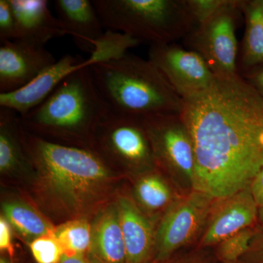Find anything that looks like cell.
<instances>
[{
  "label": "cell",
  "mask_w": 263,
  "mask_h": 263,
  "mask_svg": "<svg viewBox=\"0 0 263 263\" xmlns=\"http://www.w3.org/2000/svg\"><path fill=\"white\" fill-rule=\"evenodd\" d=\"M16 24L10 0H0V41H15Z\"/></svg>",
  "instance_id": "obj_27"
},
{
  "label": "cell",
  "mask_w": 263,
  "mask_h": 263,
  "mask_svg": "<svg viewBox=\"0 0 263 263\" xmlns=\"http://www.w3.org/2000/svg\"><path fill=\"white\" fill-rule=\"evenodd\" d=\"M148 60L183 100L205 91L216 77L198 53L176 43L151 45Z\"/></svg>",
  "instance_id": "obj_9"
},
{
  "label": "cell",
  "mask_w": 263,
  "mask_h": 263,
  "mask_svg": "<svg viewBox=\"0 0 263 263\" xmlns=\"http://www.w3.org/2000/svg\"><path fill=\"white\" fill-rule=\"evenodd\" d=\"M106 30L151 45L176 43L195 27L186 0H93Z\"/></svg>",
  "instance_id": "obj_5"
},
{
  "label": "cell",
  "mask_w": 263,
  "mask_h": 263,
  "mask_svg": "<svg viewBox=\"0 0 263 263\" xmlns=\"http://www.w3.org/2000/svg\"><path fill=\"white\" fill-rule=\"evenodd\" d=\"M153 151L156 166L168 175L181 193L193 190L195 155L191 135L181 114L142 118Z\"/></svg>",
  "instance_id": "obj_6"
},
{
  "label": "cell",
  "mask_w": 263,
  "mask_h": 263,
  "mask_svg": "<svg viewBox=\"0 0 263 263\" xmlns=\"http://www.w3.org/2000/svg\"><path fill=\"white\" fill-rule=\"evenodd\" d=\"M110 112L86 67L67 76L42 104L20 119L22 127L43 136L86 142Z\"/></svg>",
  "instance_id": "obj_4"
},
{
  "label": "cell",
  "mask_w": 263,
  "mask_h": 263,
  "mask_svg": "<svg viewBox=\"0 0 263 263\" xmlns=\"http://www.w3.org/2000/svg\"><path fill=\"white\" fill-rule=\"evenodd\" d=\"M56 62L44 47L16 41L1 43L0 93L24 87Z\"/></svg>",
  "instance_id": "obj_12"
},
{
  "label": "cell",
  "mask_w": 263,
  "mask_h": 263,
  "mask_svg": "<svg viewBox=\"0 0 263 263\" xmlns=\"http://www.w3.org/2000/svg\"><path fill=\"white\" fill-rule=\"evenodd\" d=\"M258 209L249 186L230 196L216 199L205 230L195 247L213 249L237 232L257 226Z\"/></svg>",
  "instance_id": "obj_11"
},
{
  "label": "cell",
  "mask_w": 263,
  "mask_h": 263,
  "mask_svg": "<svg viewBox=\"0 0 263 263\" xmlns=\"http://www.w3.org/2000/svg\"><path fill=\"white\" fill-rule=\"evenodd\" d=\"M126 249V263H152L157 257L155 221L130 197H121L117 205Z\"/></svg>",
  "instance_id": "obj_14"
},
{
  "label": "cell",
  "mask_w": 263,
  "mask_h": 263,
  "mask_svg": "<svg viewBox=\"0 0 263 263\" xmlns=\"http://www.w3.org/2000/svg\"><path fill=\"white\" fill-rule=\"evenodd\" d=\"M258 224L263 230V205L258 209Z\"/></svg>",
  "instance_id": "obj_33"
},
{
  "label": "cell",
  "mask_w": 263,
  "mask_h": 263,
  "mask_svg": "<svg viewBox=\"0 0 263 263\" xmlns=\"http://www.w3.org/2000/svg\"><path fill=\"white\" fill-rule=\"evenodd\" d=\"M90 69L111 113L138 119L182 114L183 99L148 60L128 53Z\"/></svg>",
  "instance_id": "obj_2"
},
{
  "label": "cell",
  "mask_w": 263,
  "mask_h": 263,
  "mask_svg": "<svg viewBox=\"0 0 263 263\" xmlns=\"http://www.w3.org/2000/svg\"><path fill=\"white\" fill-rule=\"evenodd\" d=\"M91 263H126V249L117 207L107 209L95 223L89 252Z\"/></svg>",
  "instance_id": "obj_18"
},
{
  "label": "cell",
  "mask_w": 263,
  "mask_h": 263,
  "mask_svg": "<svg viewBox=\"0 0 263 263\" xmlns=\"http://www.w3.org/2000/svg\"><path fill=\"white\" fill-rule=\"evenodd\" d=\"M236 263H263V230L252 240L249 249Z\"/></svg>",
  "instance_id": "obj_28"
},
{
  "label": "cell",
  "mask_w": 263,
  "mask_h": 263,
  "mask_svg": "<svg viewBox=\"0 0 263 263\" xmlns=\"http://www.w3.org/2000/svg\"><path fill=\"white\" fill-rule=\"evenodd\" d=\"M243 78L253 86L263 100V70L252 72Z\"/></svg>",
  "instance_id": "obj_31"
},
{
  "label": "cell",
  "mask_w": 263,
  "mask_h": 263,
  "mask_svg": "<svg viewBox=\"0 0 263 263\" xmlns=\"http://www.w3.org/2000/svg\"><path fill=\"white\" fill-rule=\"evenodd\" d=\"M251 193L258 207L263 205V168L255 176L250 186Z\"/></svg>",
  "instance_id": "obj_30"
},
{
  "label": "cell",
  "mask_w": 263,
  "mask_h": 263,
  "mask_svg": "<svg viewBox=\"0 0 263 263\" xmlns=\"http://www.w3.org/2000/svg\"><path fill=\"white\" fill-rule=\"evenodd\" d=\"M240 1L228 0L215 14L196 26L183 39L186 48L198 53L215 76L238 73L239 48L235 30L242 13Z\"/></svg>",
  "instance_id": "obj_7"
},
{
  "label": "cell",
  "mask_w": 263,
  "mask_h": 263,
  "mask_svg": "<svg viewBox=\"0 0 263 263\" xmlns=\"http://www.w3.org/2000/svg\"><path fill=\"white\" fill-rule=\"evenodd\" d=\"M141 174L135 185L136 202L153 220L160 219L183 193L154 169Z\"/></svg>",
  "instance_id": "obj_19"
},
{
  "label": "cell",
  "mask_w": 263,
  "mask_h": 263,
  "mask_svg": "<svg viewBox=\"0 0 263 263\" xmlns=\"http://www.w3.org/2000/svg\"><path fill=\"white\" fill-rule=\"evenodd\" d=\"M216 198L193 190L182 194L161 217L157 229V257L164 260L183 249L196 247Z\"/></svg>",
  "instance_id": "obj_8"
},
{
  "label": "cell",
  "mask_w": 263,
  "mask_h": 263,
  "mask_svg": "<svg viewBox=\"0 0 263 263\" xmlns=\"http://www.w3.org/2000/svg\"><path fill=\"white\" fill-rule=\"evenodd\" d=\"M53 235L65 254L84 255L89 253L92 228L87 221L83 219L67 221L55 228Z\"/></svg>",
  "instance_id": "obj_22"
},
{
  "label": "cell",
  "mask_w": 263,
  "mask_h": 263,
  "mask_svg": "<svg viewBox=\"0 0 263 263\" xmlns=\"http://www.w3.org/2000/svg\"><path fill=\"white\" fill-rule=\"evenodd\" d=\"M31 252L37 263H59L64 255L63 249L54 235H46L31 242Z\"/></svg>",
  "instance_id": "obj_24"
},
{
  "label": "cell",
  "mask_w": 263,
  "mask_h": 263,
  "mask_svg": "<svg viewBox=\"0 0 263 263\" xmlns=\"http://www.w3.org/2000/svg\"><path fill=\"white\" fill-rule=\"evenodd\" d=\"M27 153L43 188L60 206L84 211L97 200L110 179L108 165L94 151L42 138H28Z\"/></svg>",
  "instance_id": "obj_3"
},
{
  "label": "cell",
  "mask_w": 263,
  "mask_h": 263,
  "mask_svg": "<svg viewBox=\"0 0 263 263\" xmlns=\"http://www.w3.org/2000/svg\"><path fill=\"white\" fill-rule=\"evenodd\" d=\"M195 155L193 190L216 199L249 187L263 168V100L239 74L216 76L183 100Z\"/></svg>",
  "instance_id": "obj_1"
},
{
  "label": "cell",
  "mask_w": 263,
  "mask_h": 263,
  "mask_svg": "<svg viewBox=\"0 0 263 263\" xmlns=\"http://www.w3.org/2000/svg\"><path fill=\"white\" fill-rule=\"evenodd\" d=\"M59 263H91L84 255L81 254H65L62 256Z\"/></svg>",
  "instance_id": "obj_32"
},
{
  "label": "cell",
  "mask_w": 263,
  "mask_h": 263,
  "mask_svg": "<svg viewBox=\"0 0 263 263\" xmlns=\"http://www.w3.org/2000/svg\"><path fill=\"white\" fill-rule=\"evenodd\" d=\"M86 67L89 66L86 60L65 55L24 87L12 92L0 93V107L24 117L42 104L67 76Z\"/></svg>",
  "instance_id": "obj_13"
},
{
  "label": "cell",
  "mask_w": 263,
  "mask_h": 263,
  "mask_svg": "<svg viewBox=\"0 0 263 263\" xmlns=\"http://www.w3.org/2000/svg\"><path fill=\"white\" fill-rule=\"evenodd\" d=\"M0 263H12V262L11 260H9V259L6 258V257H1Z\"/></svg>",
  "instance_id": "obj_34"
},
{
  "label": "cell",
  "mask_w": 263,
  "mask_h": 263,
  "mask_svg": "<svg viewBox=\"0 0 263 263\" xmlns=\"http://www.w3.org/2000/svg\"><path fill=\"white\" fill-rule=\"evenodd\" d=\"M262 228L259 224L249 227L230 235L214 247V255L220 263H236L247 252L254 237Z\"/></svg>",
  "instance_id": "obj_23"
},
{
  "label": "cell",
  "mask_w": 263,
  "mask_h": 263,
  "mask_svg": "<svg viewBox=\"0 0 263 263\" xmlns=\"http://www.w3.org/2000/svg\"><path fill=\"white\" fill-rule=\"evenodd\" d=\"M213 251L210 249L194 247L188 251H180L172 257L164 260H155L152 263H217Z\"/></svg>",
  "instance_id": "obj_25"
},
{
  "label": "cell",
  "mask_w": 263,
  "mask_h": 263,
  "mask_svg": "<svg viewBox=\"0 0 263 263\" xmlns=\"http://www.w3.org/2000/svg\"><path fill=\"white\" fill-rule=\"evenodd\" d=\"M245 32L239 48L238 72L245 77L263 70V0H241Z\"/></svg>",
  "instance_id": "obj_17"
},
{
  "label": "cell",
  "mask_w": 263,
  "mask_h": 263,
  "mask_svg": "<svg viewBox=\"0 0 263 263\" xmlns=\"http://www.w3.org/2000/svg\"><path fill=\"white\" fill-rule=\"evenodd\" d=\"M101 146L111 157L142 173L156 167L149 138L141 119L111 113L99 126Z\"/></svg>",
  "instance_id": "obj_10"
},
{
  "label": "cell",
  "mask_w": 263,
  "mask_h": 263,
  "mask_svg": "<svg viewBox=\"0 0 263 263\" xmlns=\"http://www.w3.org/2000/svg\"><path fill=\"white\" fill-rule=\"evenodd\" d=\"M53 4L67 35L72 36L83 51L91 53L105 32L92 1L57 0Z\"/></svg>",
  "instance_id": "obj_16"
},
{
  "label": "cell",
  "mask_w": 263,
  "mask_h": 263,
  "mask_svg": "<svg viewBox=\"0 0 263 263\" xmlns=\"http://www.w3.org/2000/svg\"><path fill=\"white\" fill-rule=\"evenodd\" d=\"M136 38L124 33L106 30L95 43L91 55L86 60L91 67L97 64L119 60L128 53V50L141 44Z\"/></svg>",
  "instance_id": "obj_21"
},
{
  "label": "cell",
  "mask_w": 263,
  "mask_h": 263,
  "mask_svg": "<svg viewBox=\"0 0 263 263\" xmlns=\"http://www.w3.org/2000/svg\"><path fill=\"white\" fill-rule=\"evenodd\" d=\"M4 217L21 236L29 241L53 235L55 228L37 211L21 202L3 205Z\"/></svg>",
  "instance_id": "obj_20"
},
{
  "label": "cell",
  "mask_w": 263,
  "mask_h": 263,
  "mask_svg": "<svg viewBox=\"0 0 263 263\" xmlns=\"http://www.w3.org/2000/svg\"><path fill=\"white\" fill-rule=\"evenodd\" d=\"M16 24L15 41L38 47L67 35L65 29L52 15L46 0H10Z\"/></svg>",
  "instance_id": "obj_15"
},
{
  "label": "cell",
  "mask_w": 263,
  "mask_h": 263,
  "mask_svg": "<svg viewBox=\"0 0 263 263\" xmlns=\"http://www.w3.org/2000/svg\"><path fill=\"white\" fill-rule=\"evenodd\" d=\"M0 249L9 254L10 260L13 263L14 249L12 241L11 226L3 216L0 218Z\"/></svg>",
  "instance_id": "obj_29"
},
{
  "label": "cell",
  "mask_w": 263,
  "mask_h": 263,
  "mask_svg": "<svg viewBox=\"0 0 263 263\" xmlns=\"http://www.w3.org/2000/svg\"><path fill=\"white\" fill-rule=\"evenodd\" d=\"M228 2V0H186L196 26L211 18Z\"/></svg>",
  "instance_id": "obj_26"
}]
</instances>
